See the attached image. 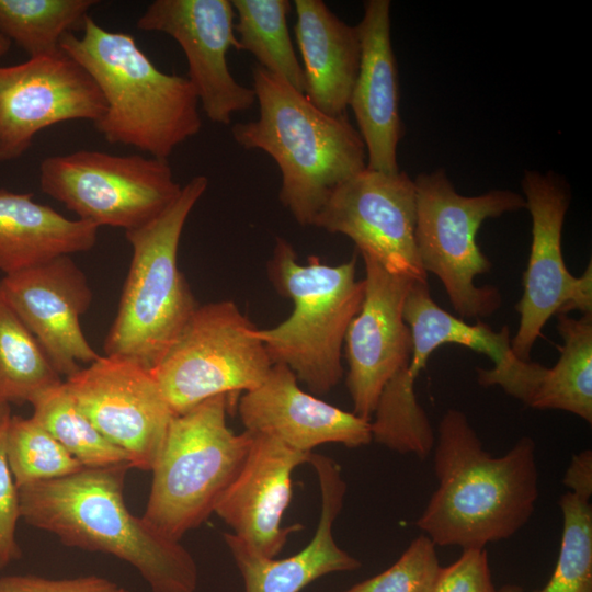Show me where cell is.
Here are the masks:
<instances>
[{
	"label": "cell",
	"instance_id": "1",
	"mask_svg": "<svg viewBox=\"0 0 592 592\" xmlns=\"http://www.w3.org/2000/svg\"><path fill=\"white\" fill-rule=\"evenodd\" d=\"M434 471L439 485L417 526L435 546L485 548L513 536L534 513L538 470L528 436L492 456L466 414L448 409L434 443Z\"/></svg>",
	"mask_w": 592,
	"mask_h": 592
},
{
	"label": "cell",
	"instance_id": "2",
	"mask_svg": "<svg viewBox=\"0 0 592 592\" xmlns=\"http://www.w3.org/2000/svg\"><path fill=\"white\" fill-rule=\"evenodd\" d=\"M128 464L84 467L18 488L21 517L62 544L113 555L136 568L152 592H195L198 571L180 542L170 540L124 502Z\"/></svg>",
	"mask_w": 592,
	"mask_h": 592
},
{
	"label": "cell",
	"instance_id": "3",
	"mask_svg": "<svg viewBox=\"0 0 592 592\" xmlns=\"http://www.w3.org/2000/svg\"><path fill=\"white\" fill-rule=\"evenodd\" d=\"M252 80L259 116L235 124L232 137L275 161L282 175L281 203L300 226H312L332 191L366 169L364 141L346 114L323 113L261 66L252 67Z\"/></svg>",
	"mask_w": 592,
	"mask_h": 592
},
{
	"label": "cell",
	"instance_id": "4",
	"mask_svg": "<svg viewBox=\"0 0 592 592\" xmlns=\"http://www.w3.org/2000/svg\"><path fill=\"white\" fill-rule=\"evenodd\" d=\"M82 34L67 33L60 48L93 79L105 102L95 128L110 144L137 148L168 160L202 127L198 98L186 77L159 70L124 32L87 15Z\"/></svg>",
	"mask_w": 592,
	"mask_h": 592
},
{
	"label": "cell",
	"instance_id": "5",
	"mask_svg": "<svg viewBox=\"0 0 592 592\" xmlns=\"http://www.w3.org/2000/svg\"><path fill=\"white\" fill-rule=\"evenodd\" d=\"M356 257L332 266L310 257L298 262L292 244L277 238L267 264L275 289L292 299L291 316L271 329H257L273 364L288 367L317 395L334 388L343 376L342 346L364 298V281L355 277Z\"/></svg>",
	"mask_w": 592,
	"mask_h": 592
},
{
	"label": "cell",
	"instance_id": "6",
	"mask_svg": "<svg viewBox=\"0 0 592 592\" xmlns=\"http://www.w3.org/2000/svg\"><path fill=\"white\" fill-rule=\"evenodd\" d=\"M207 185L206 177H194L159 216L125 231L133 255L116 316L105 337V355L132 358L153 368L197 308L179 270L178 250L185 221Z\"/></svg>",
	"mask_w": 592,
	"mask_h": 592
},
{
	"label": "cell",
	"instance_id": "7",
	"mask_svg": "<svg viewBox=\"0 0 592 592\" xmlns=\"http://www.w3.org/2000/svg\"><path fill=\"white\" fill-rule=\"evenodd\" d=\"M232 396L206 399L171 420L151 468L144 521L163 537L180 542L214 513L242 466L252 443L250 431L236 434L227 424Z\"/></svg>",
	"mask_w": 592,
	"mask_h": 592
},
{
	"label": "cell",
	"instance_id": "8",
	"mask_svg": "<svg viewBox=\"0 0 592 592\" xmlns=\"http://www.w3.org/2000/svg\"><path fill=\"white\" fill-rule=\"evenodd\" d=\"M413 181L415 243L424 272L441 281L457 317L491 316L501 307L502 296L497 287L475 283L492 266L476 236L486 219L525 208L524 197L509 190L460 195L442 169L420 173Z\"/></svg>",
	"mask_w": 592,
	"mask_h": 592
},
{
	"label": "cell",
	"instance_id": "9",
	"mask_svg": "<svg viewBox=\"0 0 592 592\" xmlns=\"http://www.w3.org/2000/svg\"><path fill=\"white\" fill-rule=\"evenodd\" d=\"M257 329L231 300L197 306L150 369L175 415L218 395L249 391L265 379L273 363Z\"/></svg>",
	"mask_w": 592,
	"mask_h": 592
},
{
	"label": "cell",
	"instance_id": "10",
	"mask_svg": "<svg viewBox=\"0 0 592 592\" xmlns=\"http://www.w3.org/2000/svg\"><path fill=\"white\" fill-rule=\"evenodd\" d=\"M42 191L98 228L129 231L159 216L180 194L168 160L78 150L45 158Z\"/></svg>",
	"mask_w": 592,
	"mask_h": 592
},
{
	"label": "cell",
	"instance_id": "11",
	"mask_svg": "<svg viewBox=\"0 0 592 592\" xmlns=\"http://www.w3.org/2000/svg\"><path fill=\"white\" fill-rule=\"evenodd\" d=\"M522 189L532 217V243L523 294L515 306L519 328L511 346L517 358L531 361V351L553 316L592 312V263L581 276H574L563 260L562 226L571 201L568 183L551 171L526 170Z\"/></svg>",
	"mask_w": 592,
	"mask_h": 592
},
{
	"label": "cell",
	"instance_id": "12",
	"mask_svg": "<svg viewBox=\"0 0 592 592\" xmlns=\"http://www.w3.org/2000/svg\"><path fill=\"white\" fill-rule=\"evenodd\" d=\"M417 192L406 172L365 169L338 185L312 226L350 238L388 272L426 281L415 243Z\"/></svg>",
	"mask_w": 592,
	"mask_h": 592
},
{
	"label": "cell",
	"instance_id": "13",
	"mask_svg": "<svg viewBox=\"0 0 592 592\" xmlns=\"http://www.w3.org/2000/svg\"><path fill=\"white\" fill-rule=\"evenodd\" d=\"M64 383L82 413L128 455L130 467L151 470L175 414L150 369L104 355Z\"/></svg>",
	"mask_w": 592,
	"mask_h": 592
},
{
	"label": "cell",
	"instance_id": "14",
	"mask_svg": "<svg viewBox=\"0 0 592 592\" xmlns=\"http://www.w3.org/2000/svg\"><path fill=\"white\" fill-rule=\"evenodd\" d=\"M104 111L93 79L61 48L0 66V162L20 158L45 128L73 119L94 123Z\"/></svg>",
	"mask_w": 592,
	"mask_h": 592
},
{
	"label": "cell",
	"instance_id": "15",
	"mask_svg": "<svg viewBox=\"0 0 592 592\" xmlns=\"http://www.w3.org/2000/svg\"><path fill=\"white\" fill-rule=\"evenodd\" d=\"M230 0H155L136 22L145 32L171 36L187 61V79L213 123L228 125L235 113L255 102L252 88L231 75L227 55L237 48Z\"/></svg>",
	"mask_w": 592,
	"mask_h": 592
},
{
	"label": "cell",
	"instance_id": "16",
	"mask_svg": "<svg viewBox=\"0 0 592 592\" xmlns=\"http://www.w3.org/2000/svg\"><path fill=\"white\" fill-rule=\"evenodd\" d=\"M362 258L364 298L344 343L353 413L369 420L384 387L409 364L412 341L402 311L407 293L417 280L392 274L375 260Z\"/></svg>",
	"mask_w": 592,
	"mask_h": 592
},
{
	"label": "cell",
	"instance_id": "17",
	"mask_svg": "<svg viewBox=\"0 0 592 592\" xmlns=\"http://www.w3.org/2000/svg\"><path fill=\"white\" fill-rule=\"evenodd\" d=\"M0 295L59 375L67 378L81 368V362L90 364L100 356L80 326V317L91 306L92 289L70 255L4 275Z\"/></svg>",
	"mask_w": 592,
	"mask_h": 592
},
{
	"label": "cell",
	"instance_id": "18",
	"mask_svg": "<svg viewBox=\"0 0 592 592\" xmlns=\"http://www.w3.org/2000/svg\"><path fill=\"white\" fill-rule=\"evenodd\" d=\"M251 432V431H250ZM253 439L239 471L220 497L216 513L257 555L275 558L300 524L283 526L292 499V474L312 453L294 449L266 433Z\"/></svg>",
	"mask_w": 592,
	"mask_h": 592
},
{
	"label": "cell",
	"instance_id": "19",
	"mask_svg": "<svg viewBox=\"0 0 592 592\" xmlns=\"http://www.w3.org/2000/svg\"><path fill=\"white\" fill-rule=\"evenodd\" d=\"M402 314L412 341L408 371L414 378L436 349L454 343L492 361V368H477L481 386H500L508 395L528 405L547 367L515 356L506 326L497 331L482 321L468 323L452 315L433 300L428 281L412 282Z\"/></svg>",
	"mask_w": 592,
	"mask_h": 592
},
{
	"label": "cell",
	"instance_id": "20",
	"mask_svg": "<svg viewBox=\"0 0 592 592\" xmlns=\"http://www.w3.org/2000/svg\"><path fill=\"white\" fill-rule=\"evenodd\" d=\"M238 413L247 431L271 434L305 453L326 443L361 447L373 441L369 420L307 394L281 364H273L258 387L243 392Z\"/></svg>",
	"mask_w": 592,
	"mask_h": 592
},
{
	"label": "cell",
	"instance_id": "21",
	"mask_svg": "<svg viewBox=\"0 0 592 592\" xmlns=\"http://www.w3.org/2000/svg\"><path fill=\"white\" fill-rule=\"evenodd\" d=\"M356 27L361 59L349 106L365 145L366 169L397 173V146L402 138L403 126L390 37V1H365L364 14Z\"/></svg>",
	"mask_w": 592,
	"mask_h": 592
},
{
	"label": "cell",
	"instance_id": "22",
	"mask_svg": "<svg viewBox=\"0 0 592 592\" xmlns=\"http://www.w3.org/2000/svg\"><path fill=\"white\" fill-rule=\"evenodd\" d=\"M309 464L318 478L321 510L315 535L305 548L283 559L265 558L232 533L224 534L242 576L244 592H300L326 574L361 567L358 559L338 546L332 532L346 492L341 468L332 458L314 453Z\"/></svg>",
	"mask_w": 592,
	"mask_h": 592
},
{
	"label": "cell",
	"instance_id": "23",
	"mask_svg": "<svg viewBox=\"0 0 592 592\" xmlns=\"http://www.w3.org/2000/svg\"><path fill=\"white\" fill-rule=\"evenodd\" d=\"M294 5L305 95L326 114L345 115L360 68L358 30L340 20L321 0H295Z\"/></svg>",
	"mask_w": 592,
	"mask_h": 592
},
{
	"label": "cell",
	"instance_id": "24",
	"mask_svg": "<svg viewBox=\"0 0 592 592\" xmlns=\"http://www.w3.org/2000/svg\"><path fill=\"white\" fill-rule=\"evenodd\" d=\"M98 227L69 219L30 193L0 189V271L13 274L61 255L86 252Z\"/></svg>",
	"mask_w": 592,
	"mask_h": 592
},
{
	"label": "cell",
	"instance_id": "25",
	"mask_svg": "<svg viewBox=\"0 0 592 592\" xmlns=\"http://www.w3.org/2000/svg\"><path fill=\"white\" fill-rule=\"evenodd\" d=\"M563 340L560 355L545 374L533 395L531 408L562 410L592 422V312L573 318L557 316Z\"/></svg>",
	"mask_w": 592,
	"mask_h": 592
},
{
	"label": "cell",
	"instance_id": "26",
	"mask_svg": "<svg viewBox=\"0 0 592 592\" xmlns=\"http://www.w3.org/2000/svg\"><path fill=\"white\" fill-rule=\"evenodd\" d=\"M237 50L254 56L259 66L305 93L306 81L289 35L288 0H231Z\"/></svg>",
	"mask_w": 592,
	"mask_h": 592
},
{
	"label": "cell",
	"instance_id": "27",
	"mask_svg": "<svg viewBox=\"0 0 592 592\" xmlns=\"http://www.w3.org/2000/svg\"><path fill=\"white\" fill-rule=\"evenodd\" d=\"M61 383L34 335L0 295V398L31 403Z\"/></svg>",
	"mask_w": 592,
	"mask_h": 592
},
{
	"label": "cell",
	"instance_id": "28",
	"mask_svg": "<svg viewBox=\"0 0 592 592\" xmlns=\"http://www.w3.org/2000/svg\"><path fill=\"white\" fill-rule=\"evenodd\" d=\"M95 0H0V32L30 58L56 53Z\"/></svg>",
	"mask_w": 592,
	"mask_h": 592
},
{
	"label": "cell",
	"instance_id": "29",
	"mask_svg": "<svg viewBox=\"0 0 592 592\" xmlns=\"http://www.w3.org/2000/svg\"><path fill=\"white\" fill-rule=\"evenodd\" d=\"M31 405L32 418L84 467L130 466L128 455L82 413L64 382L37 396Z\"/></svg>",
	"mask_w": 592,
	"mask_h": 592
},
{
	"label": "cell",
	"instance_id": "30",
	"mask_svg": "<svg viewBox=\"0 0 592 592\" xmlns=\"http://www.w3.org/2000/svg\"><path fill=\"white\" fill-rule=\"evenodd\" d=\"M408 365L384 387L371 422L372 437L398 453L425 457L434 447L435 435L417 400L415 378L408 372Z\"/></svg>",
	"mask_w": 592,
	"mask_h": 592
},
{
	"label": "cell",
	"instance_id": "31",
	"mask_svg": "<svg viewBox=\"0 0 592 592\" xmlns=\"http://www.w3.org/2000/svg\"><path fill=\"white\" fill-rule=\"evenodd\" d=\"M5 452L18 488L39 480L66 477L84 468L32 417H10Z\"/></svg>",
	"mask_w": 592,
	"mask_h": 592
},
{
	"label": "cell",
	"instance_id": "32",
	"mask_svg": "<svg viewBox=\"0 0 592 592\" xmlns=\"http://www.w3.org/2000/svg\"><path fill=\"white\" fill-rule=\"evenodd\" d=\"M562 535L555 570L536 592H592V508L569 491L559 500Z\"/></svg>",
	"mask_w": 592,
	"mask_h": 592
},
{
	"label": "cell",
	"instance_id": "33",
	"mask_svg": "<svg viewBox=\"0 0 592 592\" xmlns=\"http://www.w3.org/2000/svg\"><path fill=\"white\" fill-rule=\"evenodd\" d=\"M440 569L434 543L421 534L388 569L343 592H432Z\"/></svg>",
	"mask_w": 592,
	"mask_h": 592
},
{
	"label": "cell",
	"instance_id": "34",
	"mask_svg": "<svg viewBox=\"0 0 592 592\" xmlns=\"http://www.w3.org/2000/svg\"><path fill=\"white\" fill-rule=\"evenodd\" d=\"M432 592H498L486 549H463L457 560L441 567Z\"/></svg>",
	"mask_w": 592,
	"mask_h": 592
},
{
	"label": "cell",
	"instance_id": "35",
	"mask_svg": "<svg viewBox=\"0 0 592 592\" xmlns=\"http://www.w3.org/2000/svg\"><path fill=\"white\" fill-rule=\"evenodd\" d=\"M9 419L0 426V571L21 555L15 538L16 523L21 517L19 490L5 452Z\"/></svg>",
	"mask_w": 592,
	"mask_h": 592
},
{
	"label": "cell",
	"instance_id": "36",
	"mask_svg": "<svg viewBox=\"0 0 592 592\" xmlns=\"http://www.w3.org/2000/svg\"><path fill=\"white\" fill-rule=\"evenodd\" d=\"M0 592H128L125 588L101 577L47 579L37 576H5L0 578Z\"/></svg>",
	"mask_w": 592,
	"mask_h": 592
},
{
	"label": "cell",
	"instance_id": "37",
	"mask_svg": "<svg viewBox=\"0 0 592 592\" xmlns=\"http://www.w3.org/2000/svg\"><path fill=\"white\" fill-rule=\"evenodd\" d=\"M562 482L569 492L590 500L592 494V452L590 449L572 456Z\"/></svg>",
	"mask_w": 592,
	"mask_h": 592
},
{
	"label": "cell",
	"instance_id": "38",
	"mask_svg": "<svg viewBox=\"0 0 592 592\" xmlns=\"http://www.w3.org/2000/svg\"><path fill=\"white\" fill-rule=\"evenodd\" d=\"M11 417L10 403L0 398V426Z\"/></svg>",
	"mask_w": 592,
	"mask_h": 592
},
{
	"label": "cell",
	"instance_id": "39",
	"mask_svg": "<svg viewBox=\"0 0 592 592\" xmlns=\"http://www.w3.org/2000/svg\"><path fill=\"white\" fill-rule=\"evenodd\" d=\"M11 46V41L0 32V57L5 55Z\"/></svg>",
	"mask_w": 592,
	"mask_h": 592
},
{
	"label": "cell",
	"instance_id": "40",
	"mask_svg": "<svg viewBox=\"0 0 592 592\" xmlns=\"http://www.w3.org/2000/svg\"><path fill=\"white\" fill-rule=\"evenodd\" d=\"M498 592H524V590L516 584H505Z\"/></svg>",
	"mask_w": 592,
	"mask_h": 592
}]
</instances>
